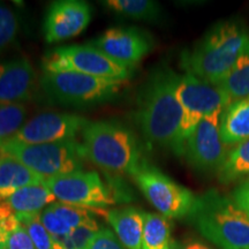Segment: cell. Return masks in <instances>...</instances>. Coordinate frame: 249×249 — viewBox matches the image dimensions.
Masks as SVG:
<instances>
[{"label": "cell", "mask_w": 249, "mask_h": 249, "mask_svg": "<svg viewBox=\"0 0 249 249\" xmlns=\"http://www.w3.org/2000/svg\"><path fill=\"white\" fill-rule=\"evenodd\" d=\"M180 77L167 66L155 68L140 90L136 112L145 141L177 156H183L179 139L182 108L177 98Z\"/></svg>", "instance_id": "obj_1"}, {"label": "cell", "mask_w": 249, "mask_h": 249, "mask_svg": "<svg viewBox=\"0 0 249 249\" xmlns=\"http://www.w3.org/2000/svg\"><path fill=\"white\" fill-rule=\"evenodd\" d=\"M247 53V27L238 20H226L214 24L191 51L183 52L181 64L186 73L217 86Z\"/></svg>", "instance_id": "obj_2"}, {"label": "cell", "mask_w": 249, "mask_h": 249, "mask_svg": "<svg viewBox=\"0 0 249 249\" xmlns=\"http://www.w3.org/2000/svg\"><path fill=\"white\" fill-rule=\"evenodd\" d=\"M81 135L85 158L105 172L133 177L144 163L138 139L123 124L89 121Z\"/></svg>", "instance_id": "obj_3"}, {"label": "cell", "mask_w": 249, "mask_h": 249, "mask_svg": "<svg viewBox=\"0 0 249 249\" xmlns=\"http://www.w3.org/2000/svg\"><path fill=\"white\" fill-rule=\"evenodd\" d=\"M187 218L219 249H249V216L232 198L216 191L204 193Z\"/></svg>", "instance_id": "obj_4"}, {"label": "cell", "mask_w": 249, "mask_h": 249, "mask_svg": "<svg viewBox=\"0 0 249 249\" xmlns=\"http://www.w3.org/2000/svg\"><path fill=\"white\" fill-rule=\"evenodd\" d=\"M127 80L103 79L68 71H43L40 85L52 101L70 107H88L116 98Z\"/></svg>", "instance_id": "obj_5"}, {"label": "cell", "mask_w": 249, "mask_h": 249, "mask_svg": "<svg viewBox=\"0 0 249 249\" xmlns=\"http://www.w3.org/2000/svg\"><path fill=\"white\" fill-rule=\"evenodd\" d=\"M0 152L21 161L45 179L82 171L85 160L82 145L77 140L27 144L11 139L0 145Z\"/></svg>", "instance_id": "obj_6"}, {"label": "cell", "mask_w": 249, "mask_h": 249, "mask_svg": "<svg viewBox=\"0 0 249 249\" xmlns=\"http://www.w3.org/2000/svg\"><path fill=\"white\" fill-rule=\"evenodd\" d=\"M177 98L182 108L179 139L183 152L187 139L202 119L216 110L225 108L232 103L220 87L205 82L191 73H186L180 77Z\"/></svg>", "instance_id": "obj_7"}, {"label": "cell", "mask_w": 249, "mask_h": 249, "mask_svg": "<svg viewBox=\"0 0 249 249\" xmlns=\"http://www.w3.org/2000/svg\"><path fill=\"white\" fill-rule=\"evenodd\" d=\"M44 71H68L103 79L128 80L132 71L91 44L58 48L43 59Z\"/></svg>", "instance_id": "obj_8"}, {"label": "cell", "mask_w": 249, "mask_h": 249, "mask_svg": "<svg viewBox=\"0 0 249 249\" xmlns=\"http://www.w3.org/2000/svg\"><path fill=\"white\" fill-rule=\"evenodd\" d=\"M133 178L143 195L152 207L160 211L161 216L183 218L191 213L196 196L157 167L144 161Z\"/></svg>", "instance_id": "obj_9"}, {"label": "cell", "mask_w": 249, "mask_h": 249, "mask_svg": "<svg viewBox=\"0 0 249 249\" xmlns=\"http://www.w3.org/2000/svg\"><path fill=\"white\" fill-rule=\"evenodd\" d=\"M45 185L62 203L85 208H105L126 201L116 189L103 181L97 172L76 171L66 176L46 179Z\"/></svg>", "instance_id": "obj_10"}, {"label": "cell", "mask_w": 249, "mask_h": 249, "mask_svg": "<svg viewBox=\"0 0 249 249\" xmlns=\"http://www.w3.org/2000/svg\"><path fill=\"white\" fill-rule=\"evenodd\" d=\"M223 111L224 108H219L208 114L186 141L183 156L198 172H217L227 156L226 145L220 136Z\"/></svg>", "instance_id": "obj_11"}, {"label": "cell", "mask_w": 249, "mask_h": 249, "mask_svg": "<svg viewBox=\"0 0 249 249\" xmlns=\"http://www.w3.org/2000/svg\"><path fill=\"white\" fill-rule=\"evenodd\" d=\"M89 121L68 113L46 112L31 118L18 130L13 140L27 144H43L76 140Z\"/></svg>", "instance_id": "obj_12"}, {"label": "cell", "mask_w": 249, "mask_h": 249, "mask_svg": "<svg viewBox=\"0 0 249 249\" xmlns=\"http://www.w3.org/2000/svg\"><path fill=\"white\" fill-rule=\"evenodd\" d=\"M103 53L133 70L151 51V36L138 28H111L90 43Z\"/></svg>", "instance_id": "obj_13"}, {"label": "cell", "mask_w": 249, "mask_h": 249, "mask_svg": "<svg viewBox=\"0 0 249 249\" xmlns=\"http://www.w3.org/2000/svg\"><path fill=\"white\" fill-rule=\"evenodd\" d=\"M91 20V8L85 1L62 0L50 6L44 20L48 43L62 42L80 35Z\"/></svg>", "instance_id": "obj_14"}, {"label": "cell", "mask_w": 249, "mask_h": 249, "mask_svg": "<svg viewBox=\"0 0 249 249\" xmlns=\"http://www.w3.org/2000/svg\"><path fill=\"white\" fill-rule=\"evenodd\" d=\"M36 73L27 58L0 62V104H22L31 97Z\"/></svg>", "instance_id": "obj_15"}, {"label": "cell", "mask_w": 249, "mask_h": 249, "mask_svg": "<svg viewBox=\"0 0 249 249\" xmlns=\"http://www.w3.org/2000/svg\"><path fill=\"white\" fill-rule=\"evenodd\" d=\"M107 219L117 238L126 249H142L144 213L135 208H121L107 211Z\"/></svg>", "instance_id": "obj_16"}, {"label": "cell", "mask_w": 249, "mask_h": 249, "mask_svg": "<svg viewBox=\"0 0 249 249\" xmlns=\"http://www.w3.org/2000/svg\"><path fill=\"white\" fill-rule=\"evenodd\" d=\"M46 179L11 156L0 152V202L28 186L42 185Z\"/></svg>", "instance_id": "obj_17"}, {"label": "cell", "mask_w": 249, "mask_h": 249, "mask_svg": "<svg viewBox=\"0 0 249 249\" xmlns=\"http://www.w3.org/2000/svg\"><path fill=\"white\" fill-rule=\"evenodd\" d=\"M220 136L225 145L249 140V96L232 102L220 117Z\"/></svg>", "instance_id": "obj_18"}, {"label": "cell", "mask_w": 249, "mask_h": 249, "mask_svg": "<svg viewBox=\"0 0 249 249\" xmlns=\"http://www.w3.org/2000/svg\"><path fill=\"white\" fill-rule=\"evenodd\" d=\"M17 213H42L45 208L55 202L54 195L45 183L28 186L13 193L5 201Z\"/></svg>", "instance_id": "obj_19"}, {"label": "cell", "mask_w": 249, "mask_h": 249, "mask_svg": "<svg viewBox=\"0 0 249 249\" xmlns=\"http://www.w3.org/2000/svg\"><path fill=\"white\" fill-rule=\"evenodd\" d=\"M178 245L171 235V225L166 217L144 213L142 249H177Z\"/></svg>", "instance_id": "obj_20"}, {"label": "cell", "mask_w": 249, "mask_h": 249, "mask_svg": "<svg viewBox=\"0 0 249 249\" xmlns=\"http://www.w3.org/2000/svg\"><path fill=\"white\" fill-rule=\"evenodd\" d=\"M249 173V140L238 143L227 152L225 160L217 171L222 183H231Z\"/></svg>", "instance_id": "obj_21"}, {"label": "cell", "mask_w": 249, "mask_h": 249, "mask_svg": "<svg viewBox=\"0 0 249 249\" xmlns=\"http://www.w3.org/2000/svg\"><path fill=\"white\" fill-rule=\"evenodd\" d=\"M104 6L124 17L135 20L158 21L161 17V8L158 2L151 0H107Z\"/></svg>", "instance_id": "obj_22"}, {"label": "cell", "mask_w": 249, "mask_h": 249, "mask_svg": "<svg viewBox=\"0 0 249 249\" xmlns=\"http://www.w3.org/2000/svg\"><path fill=\"white\" fill-rule=\"evenodd\" d=\"M227 93L231 102L248 97L249 96V53L242 55L236 61L234 67L218 83Z\"/></svg>", "instance_id": "obj_23"}, {"label": "cell", "mask_w": 249, "mask_h": 249, "mask_svg": "<svg viewBox=\"0 0 249 249\" xmlns=\"http://www.w3.org/2000/svg\"><path fill=\"white\" fill-rule=\"evenodd\" d=\"M50 208L71 230L95 223L96 220L92 213L107 217L108 211L105 208H85L80 205L62 203V202H54L50 205Z\"/></svg>", "instance_id": "obj_24"}, {"label": "cell", "mask_w": 249, "mask_h": 249, "mask_svg": "<svg viewBox=\"0 0 249 249\" xmlns=\"http://www.w3.org/2000/svg\"><path fill=\"white\" fill-rule=\"evenodd\" d=\"M27 107L23 104H0V145L13 139L27 118Z\"/></svg>", "instance_id": "obj_25"}, {"label": "cell", "mask_w": 249, "mask_h": 249, "mask_svg": "<svg viewBox=\"0 0 249 249\" xmlns=\"http://www.w3.org/2000/svg\"><path fill=\"white\" fill-rule=\"evenodd\" d=\"M17 214L21 226L29 234L36 249H53V240L40 220V213Z\"/></svg>", "instance_id": "obj_26"}, {"label": "cell", "mask_w": 249, "mask_h": 249, "mask_svg": "<svg viewBox=\"0 0 249 249\" xmlns=\"http://www.w3.org/2000/svg\"><path fill=\"white\" fill-rule=\"evenodd\" d=\"M40 220H42L46 231L51 235L53 244L65 247L66 239L71 232V227L62 222L60 218L53 213V210L50 208V205L40 213Z\"/></svg>", "instance_id": "obj_27"}, {"label": "cell", "mask_w": 249, "mask_h": 249, "mask_svg": "<svg viewBox=\"0 0 249 249\" xmlns=\"http://www.w3.org/2000/svg\"><path fill=\"white\" fill-rule=\"evenodd\" d=\"M18 30L17 15L7 6L0 4V51L13 42Z\"/></svg>", "instance_id": "obj_28"}, {"label": "cell", "mask_w": 249, "mask_h": 249, "mask_svg": "<svg viewBox=\"0 0 249 249\" xmlns=\"http://www.w3.org/2000/svg\"><path fill=\"white\" fill-rule=\"evenodd\" d=\"M97 222L77 227L71 230V234L68 235L65 242L66 249H88L90 242L92 241L93 236L99 231Z\"/></svg>", "instance_id": "obj_29"}, {"label": "cell", "mask_w": 249, "mask_h": 249, "mask_svg": "<svg viewBox=\"0 0 249 249\" xmlns=\"http://www.w3.org/2000/svg\"><path fill=\"white\" fill-rule=\"evenodd\" d=\"M88 249H126L111 230L101 229L93 236Z\"/></svg>", "instance_id": "obj_30"}, {"label": "cell", "mask_w": 249, "mask_h": 249, "mask_svg": "<svg viewBox=\"0 0 249 249\" xmlns=\"http://www.w3.org/2000/svg\"><path fill=\"white\" fill-rule=\"evenodd\" d=\"M6 249H36L29 234L22 226H18L15 231L8 234Z\"/></svg>", "instance_id": "obj_31"}, {"label": "cell", "mask_w": 249, "mask_h": 249, "mask_svg": "<svg viewBox=\"0 0 249 249\" xmlns=\"http://www.w3.org/2000/svg\"><path fill=\"white\" fill-rule=\"evenodd\" d=\"M232 200L249 216V180L242 182L233 191Z\"/></svg>", "instance_id": "obj_32"}, {"label": "cell", "mask_w": 249, "mask_h": 249, "mask_svg": "<svg viewBox=\"0 0 249 249\" xmlns=\"http://www.w3.org/2000/svg\"><path fill=\"white\" fill-rule=\"evenodd\" d=\"M177 249H210V248L207 247V246L203 245L200 241L192 240V241L186 242V244H183L182 246H178Z\"/></svg>", "instance_id": "obj_33"}, {"label": "cell", "mask_w": 249, "mask_h": 249, "mask_svg": "<svg viewBox=\"0 0 249 249\" xmlns=\"http://www.w3.org/2000/svg\"><path fill=\"white\" fill-rule=\"evenodd\" d=\"M7 239L8 235L7 233L4 231L1 225H0V249H6V246H7Z\"/></svg>", "instance_id": "obj_34"}]
</instances>
